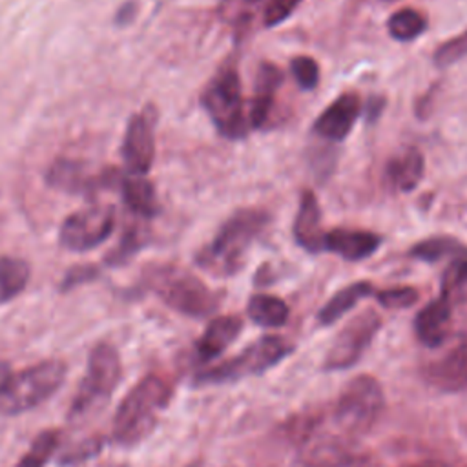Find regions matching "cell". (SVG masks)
Instances as JSON below:
<instances>
[{"instance_id":"cell-1","label":"cell","mask_w":467,"mask_h":467,"mask_svg":"<svg viewBox=\"0 0 467 467\" xmlns=\"http://www.w3.org/2000/svg\"><path fill=\"white\" fill-rule=\"evenodd\" d=\"M171 396L173 387L164 376L151 372L140 378L115 410L111 423L113 441L120 447H133L146 440L157 427L161 412L168 407Z\"/></svg>"},{"instance_id":"cell-2","label":"cell","mask_w":467,"mask_h":467,"mask_svg":"<svg viewBox=\"0 0 467 467\" xmlns=\"http://www.w3.org/2000/svg\"><path fill=\"white\" fill-rule=\"evenodd\" d=\"M270 215L259 208H243L232 213L217 230L213 239L204 244L195 263L208 274L228 277L241 270L254 241L266 228Z\"/></svg>"},{"instance_id":"cell-3","label":"cell","mask_w":467,"mask_h":467,"mask_svg":"<svg viewBox=\"0 0 467 467\" xmlns=\"http://www.w3.org/2000/svg\"><path fill=\"white\" fill-rule=\"evenodd\" d=\"M66 374L62 359H44L20 370L0 363V414L18 416L33 410L62 387Z\"/></svg>"},{"instance_id":"cell-4","label":"cell","mask_w":467,"mask_h":467,"mask_svg":"<svg viewBox=\"0 0 467 467\" xmlns=\"http://www.w3.org/2000/svg\"><path fill=\"white\" fill-rule=\"evenodd\" d=\"M142 279L146 288L166 306L188 317H206L221 303V296L215 290L177 265H151L144 268Z\"/></svg>"},{"instance_id":"cell-5","label":"cell","mask_w":467,"mask_h":467,"mask_svg":"<svg viewBox=\"0 0 467 467\" xmlns=\"http://www.w3.org/2000/svg\"><path fill=\"white\" fill-rule=\"evenodd\" d=\"M122 376V363L115 345L99 341L88 356L86 372L67 409V421L80 425L97 416L109 401Z\"/></svg>"},{"instance_id":"cell-6","label":"cell","mask_w":467,"mask_h":467,"mask_svg":"<svg viewBox=\"0 0 467 467\" xmlns=\"http://www.w3.org/2000/svg\"><path fill=\"white\" fill-rule=\"evenodd\" d=\"M241 95L239 73L232 64H224L210 78L201 95V104L217 131L232 140L246 137L250 130Z\"/></svg>"},{"instance_id":"cell-7","label":"cell","mask_w":467,"mask_h":467,"mask_svg":"<svg viewBox=\"0 0 467 467\" xmlns=\"http://www.w3.org/2000/svg\"><path fill=\"white\" fill-rule=\"evenodd\" d=\"M294 352V343L283 336H263L252 345H248L237 356L221 361L215 367L204 368L195 376L201 385H219L239 381L255 374H261L290 356Z\"/></svg>"},{"instance_id":"cell-8","label":"cell","mask_w":467,"mask_h":467,"mask_svg":"<svg viewBox=\"0 0 467 467\" xmlns=\"http://www.w3.org/2000/svg\"><path fill=\"white\" fill-rule=\"evenodd\" d=\"M385 409V394L374 376L352 378L334 405L336 421L350 434H363L372 429Z\"/></svg>"},{"instance_id":"cell-9","label":"cell","mask_w":467,"mask_h":467,"mask_svg":"<svg viewBox=\"0 0 467 467\" xmlns=\"http://www.w3.org/2000/svg\"><path fill=\"white\" fill-rule=\"evenodd\" d=\"M115 221L117 215L111 204L91 202L64 219L58 241L71 252L93 250L113 234Z\"/></svg>"},{"instance_id":"cell-10","label":"cell","mask_w":467,"mask_h":467,"mask_svg":"<svg viewBox=\"0 0 467 467\" xmlns=\"http://www.w3.org/2000/svg\"><path fill=\"white\" fill-rule=\"evenodd\" d=\"M381 316L374 310H365L352 317L334 337L328 347L323 368L325 370H345L350 368L365 354L374 336L381 328Z\"/></svg>"},{"instance_id":"cell-11","label":"cell","mask_w":467,"mask_h":467,"mask_svg":"<svg viewBox=\"0 0 467 467\" xmlns=\"http://www.w3.org/2000/svg\"><path fill=\"white\" fill-rule=\"evenodd\" d=\"M124 171L109 166L99 173H91L88 164L71 157L55 159L47 171L46 182L47 186L66 192V193H97L100 190H119L122 182Z\"/></svg>"},{"instance_id":"cell-12","label":"cell","mask_w":467,"mask_h":467,"mask_svg":"<svg viewBox=\"0 0 467 467\" xmlns=\"http://www.w3.org/2000/svg\"><path fill=\"white\" fill-rule=\"evenodd\" d=\"M120 155L128 173L148 175L155 159V109L151 106L130 117Z\"/></svg>"},{"instance_id":"cell-13","label":"cell","mask_w":467,"mask_h":467,"mask_svg":"<svg viewBox=\"0 0 467 467\" xmlns=\"http://www.w3.org/2000/svg\"><path fill=\"white\" fill-rule=\"evenodd\" d=\"M423 379L440 392H460L467 389V341L456 343L445 354L425 363Z\"/></svg>"},{"instance_id":"cell-14","label":"cell","mask_w":467,"mask_h":467,"mask_svg":"<svg viewBox=\"0 0 467 467\" xmlns=\"http://www.w3.org/2000/svg\"><path fill=\"white\" fill-rule=\"evenodd\" d=\"M359 99L354 93H341L314 120V131L328 140H343L359 115Z\"/></svg>"},{"instance_id":"cell-15","label":"cell","mask_w":467,"mask_h":467,"mask_svg":"<svg viewBox=\"0 0 467 467\" xmlns=\"http://www.w3.org/2000/svg\"><path fill=\"white\" fill-rule=\"evenodd\" d=\"M452 327V306L451 299L440 296L427 303L414 317V332L421 345L434 348L440 347Z\"/></svg>"},{"instance_id":"cell-16","label":"cell","mask_w":467,"mask_h":467,"mask_svg":"<svg viewBox=\"0 0 467 467\" xmlns=\"http://www.w3.org/2000/svg\"><path fill=\"white\" fill-rule=\"evenodd\" d=\"M294 237L296 243L310 252L319 254L325 250V232L321 228V208L314 192L305 190L301 193L299 208L294 219Z\"/></svg>"},{"instance_id":"cell-17","label":"cell","mask_w":467,"mask_h":467,"mask_svg":"<svg viewBox=\"0 0 467 467\" xmlns=\"http://www.w3.org/2000/svg\"><path fill=\"white\" fill-rule=\"evenodd\" d=\"M381 244V237L368 230L334 228L325 234V250L347 261H361L372 255Z\"/></svg>"},{"instance_id":"cell-18","label":"cell","mask_w":467,"mask_h":467,"mask_svg":"<svg viewBox=\"0 0 467 467\" xmlns=\"http://www.w3.org/2000/svg\"><path fill=\"white\" fill-rule=\"evenodd\" d=\"M241 330H243V319L239 316L230 314V316L213 317L195 345L197 358L201 361H210L217 358L223 350H226L235 341Z\"/></svg>"},{"instance_id":"cell-19","label":"cell","mask_w":467,"mask_h":467,"mask_svg":"<svg viewBox=\"0 0 467 467\" xmlns=\"http://www.w3.org/2000/svg\"><path fill=\"white\" fill-rule=\"evenodd\" d=\"M126 208L142 219H151L159 213L157 192L146 175H133L124 171L122 182L119 186Z\"/></svg>"},{"instance_id":"cell-20","label":"cell","mask_w":467,"mask_h":467,"mask_svg":"<svg viewBox=\"0 0 467 467\" xmlns=\"http://www.w3.org/2000/svg\"><path fill=\"white\" fill-rule=\"evenodd\" d=\"M425 173V159L416 148H407L387 164V179L400 192H412Z\"/></svg>"},{"instance_id":"cell-21","label":"cell","mask_w":467,"mask_h":467,"mask_svg":"<svg viewBox=\"0 0 467 467\" xmlns=\"http://www.w3.org/2000/svg\"><path fill=\"white\" fill-rule=\"evenodd\" d=\"M376 290L372 286V283L368 281H356L350 283L348 286L337 290L317 312V321L319 325L327 327L336 323L341 316H345L348 310H352L361 299L372 296Z\"/></svg>"},{"instance_id":"cell-22","label":"cell","mask_w":467,"mask_h":467,"mask_svg":"<svg viewBox=\"0 0 467 467\" xmlns=\"http://www.w3.org/2000/svg\"><path fill=\"white\" fill-rule=\"evenodd\" d=\"M31 277L27 261L15 255H0V305L20 296Z\"/></svg>"},{"instance_id":"cell-23","label":"cell","mask_w":467,"mask_h":467,"mask_svg":"<svg viewBox=\"0 0 467 467\" xmlns=\"http://www.w3.org/2000/svg\"><path fill=\"white\" fill-rule=\"evenodd\" d=\"M248 317L261 327H283L288 321V305L270 294H255L246 305Z\"/></svg>"},{"instance_id":"cell-24","label":"cell","mask_w":467,"mask_h":467,"mask_svg":"<svg viewBox=\"0 0 467 467\" xmlns=\"http://www.w3.org/2000/svg\"><path fill=\"white\" fill-rule=\"evenodd\" d=\"M465 254H467V246L462 241H458L456 237H451V235L427 237V239L416 243L409 250L410 257L425 261V263H436V261L445 259V257L454 259V257H460V255H465Z\"/></svg>"},{"instance_id":"cell-25","label":"cell","mask_w":467,"mask_h":467,"mask_svg":"<svg viewBox=\"0 0 467 467\" xmlns=\"http://www.w3.org/2000/svg\"><path fill=\"white\" fill-rule=\"evenodd\" d=\"M387 29L394 40L410 42L425 33L427 20L420 11L405 7V9H400L390 15V18L387 22Z\"/></svg>"},{"instance_id":"cell-26","label":"cell","mask_w":467,"mask_h":467,"mask_svg":"<svg viewBox=\"0 0 467 467\" xmlns=\"http://www.w3.org/2000/svg\"><path fill=\"white\" fill-rule=\"evenodd\" d=\"M60 441L58 429H44L36 434L27 452L18 460L16 467H46Z\"/></svg>"},{"instance_id":"cell-27","label":"cell","mask_w":467,"mask_h":467,"mask_svg":"<svg viewBox=\"0 0 467 467\" xmlns=\"http://www.w3.org/2000/svg\"><path fill=\"white\" fill-rule=\"evenodd\" d=\"M146 239H148V235L142 226H139V224L128 226L120 237V243L106 255V265L120 266V265L128 263L146 244Z\"/></svg>"},{"instance_id":"cell-28","label":"cell","mask_w":467,"mask_h":467,"mask_svg":"<svg viewBox=\"0 0 467 467\" xmlns=\"http://www.w3.org/2000/svg\"><path fill=\"white\" fill-rule=\"evenodd\" d=\"M467 286V254L454 257L441 277V296L452 297Z\"/></svg>"},{"instance_id":"cell-29","label":"cell","mask_w":467,"mask_h":467,"mask_svg":"<svg viewBox=\"0 0 467 467\" xmlns=\"http://www.w3.org/2000/svg\"><path fill=\"white\" fill-rule=\"evenodd\" d=\"M290 71L297 86L305 91L314 89L319 82V66L312 57H306V55L294 57L290 62Z\"/></svg>"},{"instance_id":"cell-30","label":"cell","mask_w":467,"mask_h":467,"mask_svg":"<svg viewBox=\"0 0 467 467\" xmlns=\"http://www.w3.org/2000/svg\"><path fill=\"white\" fill-rule=\"evenodd\" d=\"M378 303L385 308H409L412 306L420 294L412 286H394V288H385L379 292H374Z\"/></svg>"},{"instance_id":"cell-31","label":"cell","mask_w":467,"mask_h":467,"mask_svg":"<svg viewBox=\"0 0 467 467\" xmlns=\"http://www.w3.org/2000/svg\"><path fill=\"white\" fill-rule=\"evenodd\" d=\"M283 82V71L275 66V64H261L259 69H257V75H255V91L254 95H259V97H270L274 99L277 88L281 86Z\"/></svg>"},{"instance_id":"cell-32","label":"cell","mask_w":467,"mask_h":467,"mask_svg":"<svg viewBox=\"0 0 467 467\" xmlns=\"http://www.w3.org/2000/svg\"><path fill=\"white\" fill-rule=\"evenodd\" d=\"M463 57H467V31H463L462 35L441 44L434 53V62L438 66L445 67V66L458 62Z\"/></svg>"},{"instance_id":"cell-33","label":"cell","mask_w":467,"mask_h":467,"mask_svg":"<svg viewBox=\"0 0 467 467\" xmlns=\"http://www.w3.org/2000/svg\"><path fill=\"white\" fill-rule=\"evenodd\" d=\"M259 4L261 0H223L221 15L226 22L241 26L246 24V20L252 16L254 9H257Z\"/></svg>"},{"instance_id":"cell-34","label":"cell","mask_w":467,"mask_h":467,"mask_svg":"<svg viewBox=\"0 0 467 467\" xmlns=\"http://www.w3.org/2000/svg\"><path fill=\"white\" fill-rule=\"evenodd\" d=\"M299 4L301 0H268L263 11V24L266 27H274L285 22Z\"/></svg>"},{"instance_id":"cell-35","label":"cell","mask_w":467,"mask_h":467,"mask_svg":"<svg viewBox=\"0 0 467 467\" xmlns=\"http://www.w3.org/2000/svg\"><path fill=\"white\" fill-rule=\"evenodd\" d=\"M97 275H99V268L95 265H75L64 274L62 283H60V290L67 292V290H71L78 285H84L88 281L97 279Z\"/></svg>"},{"instance_id":"cell-36","label":"cell","mask_w":467,"mask_h":467,"mask_svg":"<svg viewBox=\"0 0 467 467\" xmlns=\"http://www.w3.org/2000/svg\"><path fill=\"white\" fill-rule=\"evenodd\" d=\"M102 447V441L97 440V438H89L88 441L77 445V447H71L66 456L62 458V463H80L91 456H95Z\"/></svg>"},{"instance_id":"cell-37","label":"cell","mask_w":467,"mask_h":467,"mask_svg":"<svg viewBox=\"0 0 467 467\" xmlns=\"http://www.w3.org/2000/svg\"><path fill=\"white\" fill-rule=\"evenodd\" d=\"M137 11H139L137 2H133V0L124 2V4L117 9V13H115V24H117V26H128V24H131L133 18L137 16Z\"/></svg>"},{"instance_id":"cell-38","label":"cell","mask_w":467,"mask_h":467,"mask_svg":"<svg viewBox=\"0 0 467 467\" xmlns=\"http://www.w3.org/2000/svg\"><path fill=\"white\" fill-rule=\"evenodd\" d=\"M409 467H445L443 463H440V462H420V463H414V465H409Z\"/></svg>"},{"instance_id":"cell-39","label":"cell","mask_w":467,"mask_h":467,"mask_svg":"<svg viewBox=\"0 0 467 467\" xmlns=\"http://www.w3.org/2000/svg\"><path fill=\"white\" fill-rule=\"evenodd\" d=\"M188 467H199V463H192V465H188Z\"/></svg>"},{"instance_id":"cell-40","label":"cell","mask_w":467,"mask_h":467,"mask_svg":"<svg viewBox=\"0 0 467 467\" xmlns=\"http://www.w3.org/2000/svg\"><path fill=\"white\" fill-rule=\"evenodd\" d=\"M381 2H394V0H381Z\"/></svg>"},{"instance_id":"cell-41","label":"cell","mask_w":467,"mask_h":467,"mask_svg":"<svg viewBox=\"0 0 467 467\" xmlns=\"http://www.w3.org/2000/svg\"><path fill=\"white\" fill-rule=\"evenodd\" d=\"M463 467H467V465H463Z\"/></svg>"}]
</instances>
